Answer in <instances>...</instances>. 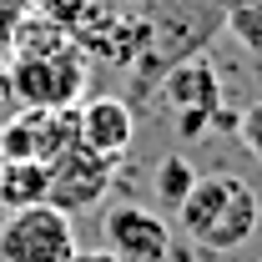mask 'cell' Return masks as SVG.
Wrapping results in <instances>:
<instances>
[{"label":"cell","instance_id":"1","mask_svg":"<svg viewBox=\"0 0 262 262\" xmlns=\"http://www.w3.org/2000/svg\"><path fill=\"white\" fill-rule=\"evenodd\" d=\"M177 227L196 252H237L262 227V196L237 171H207L177 202Z\"/></svg>","mask_w":262,"mask_h":262},{"label":"cell","instance_id":"2","mask_svg":"<svg viewBox=\"0 0 262 262\" xmlns=\"http://www.w3.org/2000/svg\"><path fill=\"white\" fill-rule=\"evenodd\" d=\"M5 76H10L15 106L61 111V106H81L91 66L76 51V40H66V46H46V51H15V61H5Z\"/></svg>","mask_w":262,"mask_h":262},{"label":"cell","instance_id":"3","mask_svg":"<svg viewBox=\"0 0 262 262\" xmlns=\"http://www.w3.org/2000/svg\"><path fill=\"white\" fill-rule=\"evenodd\" d=\"M76 222L35 202L20 212H0V262H71Z\"/></svg>","mask_w":262,"mask_h":262},{"label":"cell","instance_id":"4","mask_svg":"<svg viewBox=\"0 0 262 262\" xmlns=\"http://www.w3.org/2000/svg\"><path fill=\"white\" fill-rule=\"evenodd\" d=\"M111 177H116V162L111 157H96V151H86L81 141L51 162V182H46V207H56L66 217H76V212H91L96 202H106L111 192Z\"/></svg>","mask_w":262,"mask_h":262},{"label":"cell","instance_id":"5","mask_svg":"<svg viewBox=\"0 0 262 262\" xmlns=\"http://www.w3.org/2000/svg\"><path fill=\"white\" fill-rule=\"evenodd\" d=\"M76 106L61 111H31L20 106V116H10L0 126V157H15V162H56L76 146Z\"/></svg>","mask_w":262,"mask_h":262},{"label":"cell","instance_id":"6","mask_svg":"<svg viewBox=\"0 0 262 262\" xmlns=\"http://www.w3.org/2000/svg\"><path fill=\"white\" fill-rule=\"evenodd\" d=\"M101 237H106V252L116 262H166L171 257V227L151 207H136V202L106 207Z\"/></svg>","mask_w":262,"mask_h":262},{"label":"cell","instance_id":"7","mask_svg":"<svg viewBox=\"0 0 262 262\" xmlns=\"http://www.w3.org/2000/svg\"><path fill=\"white\" fill-rule=\"evenodd\" d=\"M76 136L86 151L96 157H126L131 141H136V111L121 96H91L76 106Z\"/></svg>","mask_w":262,"mask_h":262},{"label":"cell","instance_id":"8","mask_svg":"<svg viewBox=\"0 0 262 262\" xmlns=\"http://www.w3.org/2000/svg\"><path fill=\"white\" fill-rule=\"evenodd\" d=\"M166 101H171V111L182 116V131H196L212 111H217V71L207 61H187L171 71V81H166Z\"/></svg>","mask_w":262,"mask_h":262},{"label":"cell","instance_id":"9","mask_svg":"<svg viewBox=\"0 0 262 262\" xmlns=\"http://www.w3.org/2000/svg\"><path fill=\"white\" fill-rule=\"evenodd\" d=\"M46 182H51V166L46 162L0 157V212H20V207L46 202Z\"/></svg>","mask_w":262,"mask_h":262},{"label":"cell","instance_id":"10","mask_svg":"<svg viewBox=\"0 0 262 262\" xmlns=\"http://www.w3.org/2000/svg\"><path fill=\"white\" fill-rule=\"evenodd\" d=\"M222 26H227V35L242 51L262 56V0H227L222 5Z\"/></svg>","mask_w":262,"mask_h":262},{"label":"cell","instance_id":"11","mask_svg":"<svg viewBox=\"0 0 262 262\" xmlns=\"http://www.w3.org/2000/svg\"><path fill=\"white\" fill-rule=\"evenodd\" d=\"M192 182H196V171L187 157H162V166H157V177H151V187H157V202L162 207H171L177 212V202L192 192Z\"/></svg>","mask_w":262,"mask_h":262},{"label":"cell","instance_id":"12","mask_svg":"<svg viewBox=\"0 0 262 262\" xmlns=\"http://www.w3.org/2000/svg\"><path fill=\"white\" fill-rule=\"evenodd\" d=\"M242 146H247V151H252V162L262 166V106H252V111H247V116H242Z\"/></svg>","mask_w":262,"mask_h":262},{"label":"cell","instance_id":"13","mask_svg":"<svg viewBox=\"0 0 262 262\" xmlns=\"http://www.w3.org/2000/svg\"><path fill=\"white\" fill-rule=\"evenodd\" d=\"M35 0H0V46L15 35V26H20V15H31Z\"/></svg>","mask_w":262,"mask_h":262},{"label":"cell","instance_id":"14","mask_svg":"<svg viewBox=\"0 0 262 262\" xmlns=\"http://www.w3.org/2000/svg\"><path fill=\"white\" fill-rule=\"evenodd\" d=\"M71 262H116V257H111L106 247H91V252H81V247H76V252H71Z\"/></svg>","mask_w":262,"mask_h":262},{"label":"cell","instance_id":"15","mask_svg":"<svg viewBox=\"0 0 262 262\" xmlns=\"http://www.w3.org/2000/svg\"><path fill=\"white\" fill-rule=\"evenodd\" d=\"M5 101H10V76H5V56H0V111H5Z\"/></svg>","mask_w":262,"mask_h":262}]
</instances>
